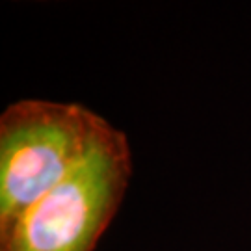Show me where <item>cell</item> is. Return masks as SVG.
Segmentation results:
<instances>
[{"label": "cell", "mask_w": 251, "mask_h": 251, "mask_svg": "<svg viewBox=\"0 0 251 251\" xmlns=\"http://www.w3.org/2000/svg\"><path fill=\"white\" fill-rule=\"evenodd\" d=\"M108 121L76 102L23 99L0 116V236L90 154Z\"/></svg>", "instance_id": "1"}, {"label": "cell", "mask_w": 251, "mask_h": 251, "mask_svg": "<svg viewBox=\"0 0 251 251\" xmlns=\"http://www.w3.org/2000/svg\"><path fill=\"white\" fill-rule=\"evenodd\" d=\"M130 175L128 140L108 123L80 166L0 236V251H93L121 206Z\"/></svg>", "instance_id": "2"}]
</instances>
